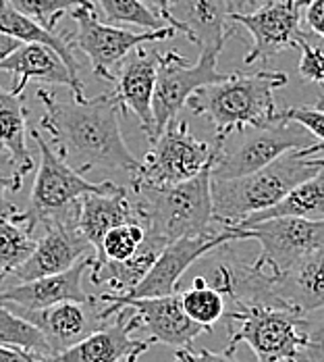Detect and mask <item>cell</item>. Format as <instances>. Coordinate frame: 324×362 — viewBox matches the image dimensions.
<instances>
[{
	"instance_id": "obj_23",
	"label": "cell",
	"mask_w": 324,
	"mask_h": 362,
	"mask_svg": "<svg viewBox=\"0 0 324 362\" xmlns=\"http://www.w3.org/2000/svg\"><path fill=\"white\" fill-rule=\"evenodd\" d=\"M133 218H138L133 200L125 187L107 194H85L77 200V229L92 244L96 254L100 252L102 240L112 227Z\"/></svg>"
},
{
	"instance_id": "obj_17",
	"label": "cell",
	"mask_w": 324,
	"mask_h": 362,
	"mask_svg": "<svg viewBox=\"0 0 324 362\" xmlns=\"http://www.w3.org/2000/svg\"><path fill=\"white\" fill-rule=\"evenodd\" d=\"M112 323H104L94 329L79 344L71 346L56 358L61 362H119L129 354H144L150 348V341L136 339L131 333L140 329L138 315L123 306L114 315Z\"/></svg>"
},
{
	"instance_id": "obj_44",
	"label": "cell",
	"mask_w": 324,
	"mask_h": 362,
	"mask_svg": "<svg viewBox=\"0 0 324 362\" xmlns=\"http://www.w3.org/2000/svg\"><path fill=\"white\" fill-rule=\"evenodd\" d=\"M28 362H61L56 356H44V354H36V352H25Z\"/></svg>"
},
{
	"instance_id": "obj_49",
	"label": "cell",
	"mask_w": 324,
	"mask_h": 362,
	"mask_svg": "<svg viewBox=\"0 0 324 362\" xmlns=\"http://www.w3.org/2000/svg\"><path fill=\"white\" fill-rule=\"evenodd\" d=\"M289 362H295V361H289Z\"/></svg>"
},
{
	"instance_id": "obj_35",
	"label": "cell",
	"mask_w": 324,
	"mask_h": 362,
	"mask_svg": "<svg viewBox=\"0 0 324 362\" xmlns=\"http://www.w3.org/2000/svg\"><path fill=\"white\" fill-rule=\"evenodd\" d=\"M23 180H25V175L13 160L8 150H4L0 146V217H13L15 213H19V209L15 204H8L6 194L19 192L23 185Z\"/></svg>"
},
{
	"instance_id": "obj_30",
	"label": "cell",
	"mask_w": 324,
	"mask_h": 362,
	"mask_svg": "<svg viewBox=\"0 0 324 362\" xmlns=\"http://www.w3.org/2000/svg\"><path fill=\"white\" fill-rule=\"evenodd\" d=\"M0 346L52 356V350L46 337L42 335V331L21 315L13 313L2 302H0Z\"/></svg>"
},
{
	"instance_id": "obj_25",
	"label": "cell",
	"mask_w": 324,
	"mask_h": 362,
	"mask_svg": "<svg viewBox=\"0 0 324 362\" xmlns=\"http://www.w3.org/2000/svg\"><path fill=\"white\" fill-rule=\"evenodd\" d=\"M272 217L324 218V169H316L308 180L297 183L275 206L253 213L235 225H248Z\"/></svg>"
},
{
	"instance_id": "obj_24",
	"label": "cell",
	"mask_w": 324,
	"mask_h": 362,
	"mask_svg": "<svg viewBox=\"0 0 324 362\" xmlns=\"http://www.w3.org/2000/svg\"><path fill=\"white\" fill-rule=\"evenodd\" d=\"M167 242L150 231H145L144 244L140 250L125 260H98L94 256V264L90 269V279L94 286H108V293L125 296L133 290L152 269L158 254L164 250Z\"/></svg>"
},
{
	"instance_id": "obj_4",
	"label": "cell",
	"mask_w": 324,
	"mask_h": 362,
	"mask_svg": "<svg viewBox=\"0 0 324 362\" xmlns=\"http://www.w3.org/2000/svg\"><path fill=\"white\" fill-rule=\"evenodd\" d=\"M324 144H310L293 148L281 154L270 165L253 171L250 175L235 180H215L212 177V204L215 221L222 227L235 225L253 213L275 206L289 192L308 180L316 169H310L306 158L323 152Z\"/></svg>"
},
{
	"instance_id": "obj_6",
	"label": "cell",
	"mask_w": 324,
	"mask_h": 362,
	"mask_svg": "<svg viewBox=\"0 0 324 362\" xmlns=\"http://www.w3.org/2000/svg\"><path fill=\"white\" fill-rule=\"evenodd\" d=\"M227 317L229 344L224 352L235 354L239 344L250 346L258 362L295 361L301 348V315L277 306H235Z\"/></svg>"
},
{
	"instance_id": "obj_34",
	"label": "cell",
	"mask_w": 324,
	"mask_h": 362,
	"mask_svg": "<svg viewBox=\"0 0 324 362\" xmlns=\"http://www.w3.org/2000/svg\"><path fill=\"white\" fill-rule=\"evenodd\" d=\"M301 348L295 362H324V308L301 315Z\"/></svg>"
},
{
	"instance_id": "obj_27",
	"label": "cell",
	"mask_w": 324,
	"mask_h": 362,
	"mask_svg": "<svg viewBox=\"0 0 324 362\" xmlns=\"http://www.w3.org/2000/svg\"><path fill=\"white\" fill-rule=\"evenodd\" d=\"M28 109L21 103V96L2 90L0 86V146L8 150L23 175L34 169V156L25 142L28 134Z\"/></svg>"
},
{
	"instance_id": "obj_40",
	"label": "cell",
	"mask_w": 324,
	"mask_h": 362,
	"mask_svg": "<svg viewBox=\"0 0 324 362\" xmlns=\"http://www.w3.org/2000/svg\"><path fill=\"white\" fill-rule=\"evenodd\" d=\"M268 2H272V0H227V6H229V13L248 15V13H253L258 8L266 6Z\"/></svg>"
},
{
	"instance_id": "obj_3",
	"label": "cell",
	"mask_w": 324,
	"mask_h": 362,
	"mask_svg": "<svg viewBox=\"0 0 324 362\" xmlns=\"http://www.w3.org/2000/svg\"><path fill=\"white\" fill-rule=\"evenodd\" d=\"M289 81L283 71H258L252 75L235 71L227 79L196 90L187 107L206 119L216 129V140H224L231 132L262 129L279 123L275 90Z\"/></svg>"
},
{
	"instance_id": "obj_26",
	"label": "cell",
	"mask_w": 324,
	"mask_h": 362,
	"mask_svg": "<svg viewBox=\"0 0 324 362\" xmlns=\"http://www.w3.org/2000/svg\"><path fill=\"white\" fill-rule=\"evenodd\" d=\"M0 32L6 36L17 37L23 44L36 42V44H46L52 50L59 52V57L65 61V65L69 67L73 77H79V63L73 54V46L69 42V36H61L56 32L46 30L44 25H40L32 17L19 13L17 8H13L6 0H0Z\"/></svg>"
},
{
	"instance_id": "obj_48",
	"label": "cell",
	"mask_w": 324,
	"mask_h": 362,
	"mask_svg": "<svg viewBox=\"0 0 324 362\" xmlns=\"http://www.w3.org/2000/svg\"><path fill=\"white\" fill-rule=\"evenodd\" d=\"M175 362H187V361H181V358H175Z\"/></svg>"
},
{
	"instance_id": "obj_21",
	"label": "cell",
	"mask_w": 324,
	"mask_h": 362,
	"mask_svg": "<svg viewBox=\"0 0 324 362\" xmlns=\"http://www.w3.org/2000/svg\"><path fill=\"white\" fill-rule=\"evenodd\" d=\"M85 308L88 306L83 302L69 300V302H59L40 310H23V308H11V310L21 315L30 323H34L46 337L52 350V356H59L71 346L79 344L83 337H88L94 329L104 325L98 313L90 317Z\"/></svg>"
},
{
	"instance_id": "obj_14",
	"label": "cell",
	"mask_w": 324,
	"mask_h": 362,
	"mask_svg": "<svg viewBox=\"0 0 324 362\" xmlns=\"http://www.w3.org/2000/svg\"><path fill=\"white\" fill-rule=\"evenodd\" d=\"M131 308L138 319L140 329L148 331L150 341H158L164 346L173 348H191V341L210 331L208 327L196 323L189 319V315L183 308L181 302V291L169 293V296H156V298H131V300H121L114 304H107L98 317L100 321H108L119 308Z\"/></svg>"
},
{
	"instance_id": "obj_28",
	"label": "cell",
	"mask_w": 324,
	"mask_h": 362,
	"mask_svg": "<svg viewBox=\"0 0 324 362\" xmlns=\"http://www.w3.org/2000/svg\"><path fill=\"white\" fill-rule=\"evenodd\" d=\"M17 215V213H15ZM13 217H0V281L15 273L36 248L30 229Z\"/></svg>"
},
{
	"instance_id": "obj_32",
	"label": "cell",
	"mask_w": 324,
	"mask_h": 362,
	"mask_svg": "<svg viewBox=\"0 0 324 362\" xmlns=\"http://www.w3.org/2000/svg\"><path fill=\"white\" fill-rule=\"evenodd\" d=\"M145 240V227L140 218L127 221L123 225H116L108 231L102 240V248L96 254L98 260H125L140 250Z\"/></svg>"
},
{
	"instance_id": "obj_38",
	"label": "cell",
	"mask_w": 324,
	"mask_h": 362,
	"mask_svg": "<svg viewBox=\"0 0 324 362\" xmlns=\"http://www.w3.org/2000/svg\"><path fill=\"white\" fill-rule=\"evenodd\" d=\"M181 361L187 362H237L235 354H229V352H210L206 348L193 352L191 348H177V356Z\"/></svg>"
},
{
	"instance_id": "obj_42",
	"label": "cell",
	"mask_w": 324,
	"mask_h": 362,
	"mask_svg": "<svg viewBox=\"0 0 324 362\" xmlns=\"http://www.w3.org/2000/svg\"><path fill=\"white\" fill-rule=\"evenodd\" d=\"M0 362H28V358H25V350L0 346Z\"/></svg>"
},
{
	"instance_id": "obj_20",
	"label": "cell",
	"mask_w": 324,
	"mask_h": 362,
	"mask_svg": "<svg viewBox=\"0 0 324 362\" xmlns=\"http://www.w3.org/2000/svg\"><path fill=\"white\" fill-rule=\"evenodd\" d=\"M0 71L15 77L11 92L17 96H23V90L30 79H40L48 83L67 86L73 92L75 100H85L81 79L73 77L65 61L59 57V52L46 44H36V42L21 44L15 52H11L4 61H0Z\"/></svg>"
},
{
	"instance_id": "obj_8",
	"label": "cell",
	"mask_w": 324,
	"mask_h": 362,
	"mask_svg": "<svg viewBox=\"0 0 324 362\" xmlns=\"http://www.w3.org/2000/svg\"><path fill=\"white\" fill-rule=\"evenodd\" d=\"M231 242H244V229L237 227H222L220 231L204 233V235H189L179 238L164 246V250L158 254L156 262L148 271L144 279L125 296L108 293L104 291L98 302L114 304L121 300L131 298H156V296H169L179 290V279L183 273L200 260L204 254L212 252L216 248H222Z\"/></svg>"
},
{
	"instance_id": "obj_37",
	"label": "cell",
	"mask_w": 324,
	"mask_h": 362,
	"mask_svg": "<svg viewBox=\"0 0 324 362\" xmlns=\"http://www.w3.org/2000/svg\"><path fill=\"white\" fill-rule=\"evenodd\" d=\"M279 121H291L308 129L314 138H318L324 144V110L318 107H289V109L279 110Z\"/></svg>"
},
{
	"instance_id": "obj_15",
	"label": "cell",
	"mask_w": 324,
	"mask_h": 362,
	"mask_svg": "<svg viewBox=\"0 0 324 362\" xmlns=\"http://www.w3.org/2000/svg\"><path fill=\"white\" fill-rule=\"evenodd\" d=\"M46 233L37 240L34 252L13 273L19 281H32L69 271L83 258L96 254L92 244L77 229V209L44 223Z\"/></svg>"
},
{
	"instance_id": "obj_13",
	"label": "cell",
	"mask_w": 324,
	"mask_h": 362,
	"mask_svg": "<svg viewBox=\"0 0 324 362\" xmlns=\"http://www.w3.org/2000/svg\"><path fill=\"white\" fill-rule=\"evenodd\" d=\"M312 142L308 140V129H304L297 123L279 121L270 127L256 129L241 146H237L233 152H224L220 148L212 167L215 180H235L250 175L253 171L270 165L281 154L293 148H304Z\"/></svg>"
},
{
	"instance_id": "obj_9",
	"label": "cell",
	"mask_w": 324,
	"mask_h": 362,
	"mask_svg": "<svg viewBox=\"0 0 324 362\" xmlns=\"http://www.w3.org/2000/svg\"><path fill=\"white\" fill-rule=\"evenodd\" d=\"M244 229V240H256L262 246L253 267L279 275L304 256L324 246V218L272 217L248 225H229Z\"/></svg>"
},
{
	"instance_id": "obj_39",
	"label": "cell",
	"mask_w": 324,
	"mask_h": 362,
	"mask_svg": "<svg viewBox=\"0 0 324 362\" xmlns=\"http://www.w3.org/2000/svg\"><path fill=\"white\" fill-rule=\"evenodd\" d=\"M304 15L312 34H316L324 42V0H310Z\"/></svg>"
},
{
	"instance_id": "obj_22",
	"label": "cell",
	"mask_w": 324,
	"mask_h": 362,
	"mask_svg": "<svg viewBox=\"0 0 324 362\" xmlns=\"http://www.w3.org/2000/svg\"><path fill=\"white\" fill-rule=\"evenodd\" d=\"M272 288L281 304L299 315L324 308V246L272 275Z\"/></svg>"
},
{
	"instance_id": "obj_45",
	"label": "cell",
	"mask_w": 324,
	"mask_h": 362,
	"mask_svg": "<svg viewBox=\"0 0 324 362\" xmlns=\"http://www.w3.org/2000/svg\"><path fill=\"white\" fill-rule=\"evenodd\" d=\"M306 163L310 169H324V156H308Z\"/></svg>"
},
{
	"instance_id": "obj_33",
	"label": "cell",
	"mask_w": 324,
	"mask_h": 362,
	"mask_svg": "<svg viewBox=\"0 0 324 362\" xmlns=\"http://www.w3.org/2000/svg\"><path fill=\"white\" fill-rule=\"evenodd\" d=\"M6 2L50 32H56V25L65 13H71L77 6H94L92 0H6Z\"/></svg>"
},
{
	"instance_id": "obj_47",
	"label": "cell",
	"mask_w": 324,
	"mask_h": 362,
	"mask_svg": "<svg viewBox=\"0 0 324 362\" xmlns=\"http://www.w3.org/2000/svg\"><path fill=\"white\" fill-rule=\"evenodd\" d=\"M316 107H318V109H323V110H324V96H320V98H318V103H316Z\"/></svg>"
},
{
	"instance_id": "obj_41",
	"label": "cell",
	"mask_w": 324,
	"mask_h": 362,
	"mask_svg": "<svg viewBox=\"0 0 324 362\" xmlns=\"http://www.w3.org/2000/svg\"><path fill=\"white\" fill-rule=\"evenodd\" d=\"M21 44H23L21 40H17V37L13 36H6V34L0 32V61H4V59H6L11 52H15Z\"/></svg>"
},
{
	"instance_id": "obj_31",
	"label": "cell",
	"mask_w": 324,
	"mask_h": 362,
	"mask_svg": "<svg viewBox=\"0 0 324 362\" xmlns=\"http://www.w3.org/2000/svg\"><path fill=\"white\" fill-rule=\"evenodd\" d=\"M100 13L104 15V21L110 25H136L142 30H162L169 28V23L154 13L142 0H96Z\"/></svg>"
},
{
	"instance_id": "obj_1",
	"label": "cell",
	"mask_w": 324,
	"mask_h": 362,
	"mask_svg": "<svg viewBox=\"0 0 324 362\" xmlns=\"http://www.w3.org/2000/svg\"><path fill=\"white\" fill-rule=\"evenodd\" d=\"M37 100L44 107L40 127L48 132L50 144L79 173L92 169L123 171L136 175L142 160L127 148L119 110L121 105L112 94L85 100H59L50 90L37 88Z\"/></svg>"
},
{
	"instance_id": "obj_5",
	"label": "cell",
	"mask_w": 324,
	"mask_h": 362,
	"mask_svg": "<svg viewBox=\"0 0 324 362\" xmlns=\"http://www.w3.org/2000/svg\"><path fill=\"white\" fill-rule=\"evenodd\" d=\"M30 136L36 140L40 150V167L32 187L30 209L21 211V223L30 229V233L36 231L37 225H44L50 218L75 211L77 200L81 196L107 194L121 187L112 181H88L83 173L71 167L37 129L30 127Z\"/></svg>"
},
{
	"instance_id": "obj_16",
	"label": "cell",
	"mask_w": 324,
	"mask_h": 362,
	"mask_svg": "<svg viewBox=\"0 0 324 362\" xmlns=\"http://www.w3.org/2000/svg\"><path fill=\"white\" fill-rule=\"evenodd\" d=\"M160 63H162V54L156 48L145 50L144 46H138L121 61L112 77V86H114L112 96L121 105L123 112L131 110L140 119V125L150 142L156 140L152 100H154Z\"/></svg>"
},
{
	"instance_id": "obj_43",
	"label": "cell",
	"mask_w": 324,
	"mask_h": 362,
	"mask_svg": "<svg viewBox=\"0 0 324 362\" xmlns=\"http://www.w3.org/2000/svg\"><path fill=\"white\" fill-rule=\"evenodd\" d=\"M145 2L154 13H158L162 19H164V15L169 13V8H171V4H173V0H142Z\"/></svg>"
},
{
	"instance_id": "obj_11",
	"label": "cell",
	"mask_w": 324,
	"mask_h": 362,
	"mask_svg": "<svg viewBox=\"0 0 324 362\" xmlns=\"http://www.w3.org/2000/svg\"><path fill=\"white\" fill-rule=\"evenodd\" d=\"M220 50H200L198 63H191L187 57L177 52H164L162 63L158 67L156 77V90H154V127L156 138L162 134V129L177 119L179 110L187 107L189 96L208 86L227 79L231 73H220L216 69Z\"/></svg>"
},
{
	"instance_id": "obj_46",
	"label": "cell",
	"mask_w": 324,
	"mask_h": 362,
	"mask_svg": "<svg viewBox=\"0 0 324 362\" xmlns=\"http://www.w3.org/2000/svg\"><path fill=\"white\" fill-rule=\"evenodd\" d=\"M142 354L140 352H136V354H129L127 358H125V362H138V358H140Z\"/></svg>"
},
{
	"instance_id": "obj_18",
	"label": "cell",
	"mask_w": 324,
	"mask_h": 362,
	"mask_svg": "<svg viewBox=\"0 0 324 362\" xmlns=\"http://www.w3.org/2000/svg\"><path fill=\"white\" fill-rule=\"evenodd\" d=\"M94 256L83 258L65 273L59 275H48L32 281H21V286L8 288L0 291V302L6 304L8 308H23V310H40L48 308L59 302H83V304H96L98 298L88 296L81 281L85 273H90L94 264Z\"/></svg>"
},
{
	"instance_id": "obj_19",
	"label": "cell",
	"mask_w": 324,
	"mask_h": 362,
	"mask_svg": "<svg viewBox=\"0 0 324 362\" xmlns=\"http://www.w3.org/2000/svg\"><path fill=\"white\" fill-rule=\"evenodd\" d=\"M227 0H173L164 21L200 50H222L233 34Z\"/></svg>"
},
{
	"instance_id": "obj_29",
	"label": "cell",
	"mask_w": 324,
	"mask_h": 362,
	"mask_svg": "<svg viewBox=\"0 0 324 362\" xmlns=\"http://www.w3.org/2000/svg\"><path fill=\"white\" fill-rule=\"evenodd\" d=\"M181 302H183V308L189 315V319H193L200 325L208 327L210 331L216 321L222 319L227 313L224 296L215 290L204 275L193 277L191 288L181 291Z\"/></svg>"
},
{
	"instance_id": "obj_10",
	"label": "cell",
	"mask_w": 324,
	"mask_h": 362,
	"mask_svg": "<svg viewBox=\"0 0 324 362\" xmlns=\"http://www.w3.org/2000/svg\"><path fill=\"white\" fill-rule=\"evenodd\" d=\"M215 146L196 138L185 121L173 119L144 154L131 183L175 185L196 177L212 156Z\"/></svg>"
},
{
	"instance_id": "obj_2",
	"label": "cell",
	"mask_w": 324,
	"mask_h": 362,
	"mask_svg": "<svg viewBox=\"0 0 324 362\" xmlns=\"http://www.w3.org/2000/svg\"><path fill=\"white\" fill-rule=\"evenodd\" d=\"M224 140H216L215 150L206 167L191 180L175 185H148L131 183L136 196L133 211L144 223L145 231L162 238L167 244L189 238L212 233L215 229V204H212V167Z\"/></svg>"
},
{
	"instance_id": "obj_7",
	"label": "cell",
	"mask_w": 324,
	"mask_h": 362,
	"mask_svg": "<svg viewBox=\"0 0 324 362\" xmlns=\"http://www.w3.org/2000/svg\"><path fill=\"white\" fill-rule=\"evenodd\" d=\"M71 19L77 25L75 34L69 36L71 46L79 48L90 59L94 73L110 83L114 77V69L131 50H136L138 46H145L148 42H164L177 32L171 25L154 32H131L127 28L110 25L96 15V6L73 8Z\"/></svg>"
},
{
	"instance_id": "obj_36",
	"label": "cell",
	"mask_w": 324,
	"mask_h": 362,
	"mask_svg": "<svg viewBox=\"0 0 324 362\" xmlns=\"http://www.w3.org/2000/svg\"><path fill=\"white\" fill-rule=\"evenodd\" d=\"M297 48L301 52L297 73L308 83H324V50L318 46H312L308 36L297 42Z\"/></svg>"
},
{
	"instance_id": "obj_12",
	"label": "cell",
	"mask_w": 324,
	"mask_h": 362,
	"mask_svg": "<svg viewBox=\"0 0 324 362\" xmlns=\"http://www.w3.org/2000/svg\"><path fill=\"white\" fill-rule=\"evenodd\" d=\"M308 2L310 0H272L248 15L231 13V25L244 28L253 40L252 50L244 57V63H270L279 52L297 48V42L306 37L301 19Z\"/></svg>"
}]
</instances>
